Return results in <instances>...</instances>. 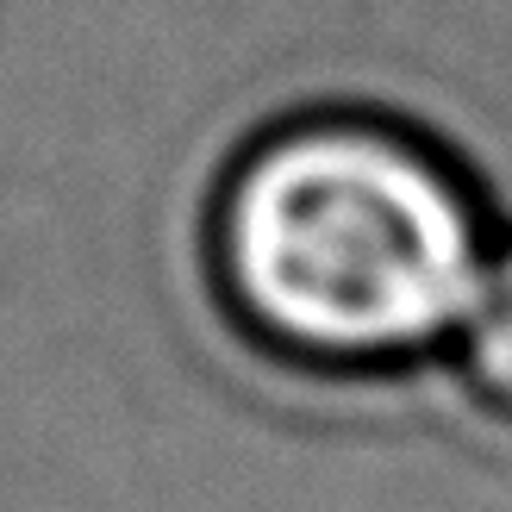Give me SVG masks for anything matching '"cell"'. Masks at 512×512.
<instances>
[{"mask_svg": "<svg viewBox=\"0 0 512 512\" xmlns=\"http://www.w3.org/2000/svg\"><path fill=\"white\" fill-rule=\"evenodd\" d=\"M494 238L469 169L375 107H306L250 132L207 219L244 331L325 369L450 350Z\"/></svg>", "mask_w": 512, "mask_h": 512, "instance_id": "cell-1", "label": "cell"}, {"mask_svg": "<svg viewBox=\"0 0 512 512\" xmlns=\"http://www.w3.org/2000/svg\"><path fill=\"white\" fill-rule=\"evenodd\" d=\"M450 356L500 413H512V232L494 238L481 288H475L469 313L450 338Z\"/></svg>", "mask_w": 512, "mask_h": 512, "instance_id": "cell-2", "label": "cell"}]
</instances>
